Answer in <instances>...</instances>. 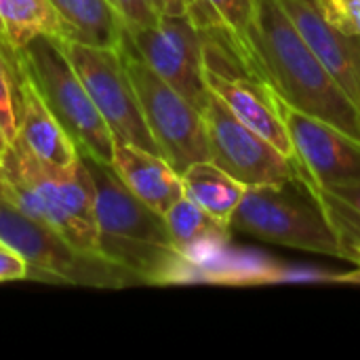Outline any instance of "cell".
<instances>
[{"label":"cell","instance_id":"obj_19","mask_svg":"<svg viewBox=\"0 0 360 360\" xmlns=\"http://www.w3.org/2000/svg\"><path fill=\"white\" fill-rule=\"evenodd\" d=\"M27 82L30 78L19 49L0 34V154L19 135Z\"/></svg>","mask_w":360,"mask_h":360},{"label":"cell","instance_id":"obj_26","mask_svg":"<svg viewBox=\"0 0 360 360\" xmlns=\"http://www.w3.org/2000/svg\"><path fill=\"white\" fill-rule=\"evenodd\" d=\"M162 15H188V8L198 0H154Z\"/></svg>","mask_w":360,"mask_h":360},{"label":"cell","instance_id":"obj_25","mask_svg":"<svg viewBox=\"0 0 360 360\" xmlns=\"http://www.w3.org/2000/svg\"><path fill=\"white\" fill-rule=\"evenodd\" d=\"M329 196H333L335 200H340L342 205H346L348 209H352L356 215H360V181L354 184H340V186H331V188H323Z\"/></svg>","mask_w":360,"mask_h":360},{"label":"cell","instance_id":"obj_21","mask_svg":"<svg viewBox=\"0 0 360 360\" xmlns=\"http://www.w3.org/2000/svg\"><path fill=\"white\" fill-rule=\"evenodd\" d=\"M306 184L310 186V190L319 196V200L323 202V207L327 209L333 226L340 232L342 245H344V259L352 262L356 268L346 272V274H338L331 276L329 283H340V285H360V215H356L352 209H348L346 205H342L340 200H335L333 196H329L319 184H314L308 175H306Z\"/></svg>","mask_w":360,"mask_h":360},{"label":"cell","instance_id":"obj_11","mask_svg":"<svg viewBox=\"0 0 360 360\" xmlns=\"http://www.w3.org/2000/svg\"><path fill=\"white\" fill-rule=\"evenodd\" d=\"M276 99L297 162L314 184L331 188L360 181V141L333 124L291 108L278 95Z\"/></svg>","mask_w":360,"mask_h":360},{"label":"cell","instance_id":"obj_3","mask_svg":"<svg viewBox=\"0 0 360 360\" xmlns=\"http://www.w3.org/2000/svg\"><path fill=\"white\" fill-rule=\"evenodd\" d=\"M0 194L78 249L101 255L95 188L82 156L72 167L57 169L36 160L15 139L0 154Z\"/></svg>","mask_w":360,"mask_h":360},{"label":"cell","instance_id":"obj_8","mask_svg":"<svg viewBox=\"0 0 360 360\" xmlns=\"http://www.w3.org/2000/svg\"><path fill=\"white\" fill-rule=\"evenodd\" d=\"M65 57L80 76L93 103L114 133V139L133 143L158 156L160 148L154 141L133 82L122 61L120 49H103L57 38Z\"/></svg>","mask_w":360,"mask_h":360},{"label":"cell","instance_id":"obj_16","mask_svg":"<svg viewBox=\"0 0 360 360\" xmlns=\"http://www.w3.org/2000/svg\"><path fill=\"white\" fill-rule=\"evenodd\" d=\"M59 19V38L80 44L120 49L127 25L108 0H51Z\"/></svg>","mask_w":360,"mask_h":360},{"label":"cell","instance_id":"obj_22","mask_svg":"<svg viewBox=\"0 0 360 360\" xmlns=\"http://www.w3.org/2000/svg\"><path fill=\"white\" fill-rule=\"evenodd\" d=\"M127 27H150L162 17L154 0H108Z\"/></svg>","mask_w":360,"mask_h":360},{"label":"cell","instance_id":"obj_5","mask_svg":"<svg viewBox=\"0 0 360 360\" xmlns=\"http://www.w3.org/2000/svg\"><path fill=\"white\" fill-rule=\"evenodd\" d=\"M27 78L68 131L80 154L112 167L114 133L93 103L55 36H36L19 49Z\"/></svg>","mask_w":360,"mask_h":360},{"label":"cell","instance_id":"obj_6","mask_svg":"<svg viewBox=\"0 0 360 360\" xmlns=\"http://www.w3.org/2000/svg\"><path fill=\"white\" fill-rule=\"evenodd\" d=\"M0 243L15 249L30 264L34 276H49L51 281L93 289H124L143 285L135 272L99 253L78 249L57 230L21 213L2 194Z\"/></svg>","mask_w":360,"mask_h":360},{"label":"cell","instance_id":"obj_12","mask_svg":"<svg viewBox=\"0 0 360 360\" xmlns=\"http://www.w3.org/2000/svg\"><path fill=\"white\" fill-rule=\"evenodd\" d=\"M302 38L360 108V36L335 27L321 11L319 0H281Z\"/></svg>","mask_w":360,"mask_h":360},{"label":"cell","instance_id":"obj_18","mask_svg":"<svg viewBox=\"0 0 360 360\" xmlns=\"http://www.w3.org/2000/svg\"><path fill=\"white\" fill-rule=\"evenodd\" d=\"M188 17L198 30L226 40L251 72L249 30L253 21V0H200Z\"/></svg>","mask_w":360,"mask_h":360},{"label":"cell","instance_id":"obj_9","mask_svg":"<svg viewBox=\"0 0 360 360\" xmlns=\"http://www.w3.org/2000/svg\"><path fill=\"white\" fill-rule=\"evenodd\" d=\"M202 116L207 127L209 160L247 188L306 179L308 173L297 160L285 156L276 146L240 122L211 91L207 105L202 108Z\"/></svg>","mask_w":360,"mask_h":360},{"label":"cell","instance_id":"obj_14","mask_svg":"<svg viewBox=\"0 0 360 360\" xmlns=\"http://www.w3.org/2000/svg\"><path fill=\"white\" fill-rule=\"evenodd\" d=\"M112 169L141 202L162 215L184 196L181 175L162 156L133 143L114 141Z\"/></svg>","mask_w":360,"mask_h":360},{"label":"cell","instance_id":"obj_24","mask_svg":"<svg viewBox=\"0 0 360 360\" xmlns=\"http://www.w3.org/2000/svg\"><path fill=\"white\" fill-rule=\"evenodd\" d=\"M30 264L8 245L0 243V283L30 278Z\"/></svg>","mask_w":360,"mask_h":360},{"label":"cell","instance_id":"obj_15","mask_svg":"<svg viewBox=\"0 0 360 360\" xmlns=\"http://www.w3.org/2000/svg\"><path fill=\"white\" fill-rule=\"evenodd\" d=\"M17 141L40 162L57 169H68L80 158L78 146L49 110L32 80L25 89V110Z\"/></svg>","mask_w":360,"mask_h":360},{"label":"cell","instance_id":"obj_4","mask_svg":"<svg viewBox=\"0 0 360 360\" xmlns=\"http://www.w3.org/2000/svg\"><path fill=\"white\" fill-rule=\"evenodd\" d=\"M230 228L270 245L344 259L340 232L306 179L247 188Z\"/></svg>","mask_w":360,"mask_h":360},{"label":"cell","instance_id":"obj_10","mask_svg":"<svg viewBox=\"0 0 360 360\" xmlns=\"http://www.w3.org/2000/svg\"><path fill=\"white\" fill-rule=\"evenodd\" d=\"M124 42L202 112L209 99L202 72L205 32L188 15H162L156 25L127 27Z\"/></svg>","mask_w":360,"mask_h":360},{"label":"cell","instance_id":"obj_23","mask_svg":"<svg viewBox=\"0 0 360 360\" xmlns=\"http://www.w3.org/2000/svg\"><path fill=\"white\" fill-rule=\"evenodd\" d=\"M319 6L335 27L360 36V0H319Z\"/></svg>","mask_w":360,"mask_h":360},{"label":"cell","instance_id":"obj_13","mask_svg":"<svg viewBox=\"0 0 360 360\" xmlns=\"http://www.w3.org/2000/svg\"><path fill=\"white\" fill-rule=\"evenodd\" d=\"M165 221L175 249L196 268L198 281H211L217 257L230 243L232 228L211 217L186 194L167 209Z\"/></svg>","mask_w":360,"mask_h":360},{"label":"cell","instance_id":"obj_20","mask_svg":"<svg viewBox=\"0 0 360 360\" xmlns=\"http://www.w3.org/2000/svg\"><path fill=\"white\" fill-rule=\"evenodd\" d=\"M0 34L21 49L36 36L59 38V19L51 0H0Z\"/></svg>","mask_w":360,"mask_h":360},{"label":"cell","instance_id":"obj_7","mask_svg":"<svg viewBox=\"0 0 360 360\" xmlns=\"http://www.w3.org/2000/svg\"><path fill=\"white\" fill-rule=\"evenodd\" d=\"M124 68L137 93L146 124L162 158L181 175L188 167L209 160V141L202 112L165 82L127 42L120 46Z\"/></svg>","mask_w":360,"mask_h":360},{"label":"cell","instance_id":"obj_2","mask_svg":"<svg viewBox=\"0 0 360 360\" xmlns=\"http://www.w3.org/2000/svg\"><path fill=\"white\" fill-rule=\"evenodd\" d=\"M80 156L95 188L101 255L135 272L143 285L198 281L196 268L175 249L165 215L141 202L110 165Z\"/></svg>","mask_w":360,"mask_h":360},{"label":"cell","instance_id":"obj_1","mask_svg":"<svg viewBox=\"0 0 360 360\" xmlns=\"http://www.w3.org/2000/svg\"><path fill=\"white\" fill-rule=\"evenodd\" d=\"M251 74L285 103L360 141V108L297 32L281 0H253Z\"/></svg>","mask_w":360,"mask_h":360},{"label":"cell","instance_id":"obj_17","mask_svg":"<svg viewBox=\"0 0 360 360\" xmlns=\"http://www.w3.org/2000/svg\"><path fill=\"white\" fill-rule=\"evenodd\" d=\"M184 194L217 221L230 226L247 186L228 175L211 160H200L181 173Z\"/></svg>","mask_w":360,"mask_h":360}]
</instances>
